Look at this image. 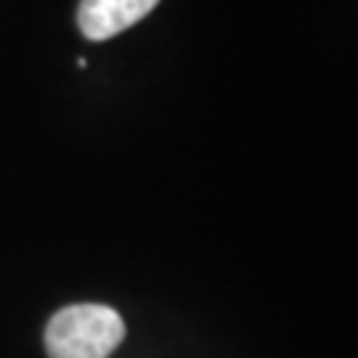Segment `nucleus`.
Here are the masks:
<instances>
[{
  "mask_svg": "<svg viewBox=\"0 0 358 358\" xmlns=\"http://www.w3.org/2000/svg\"><path fill=\"white\" fill-rule=\"evenodd\" d=\"M122 340L125 321L101 303L66 306L45 327L48 358H109Z\"/></svg>",
  "mask_w": 358,
  "mask_h": 358,
  "instance_id": "1",
  "label": "nucleus"
},
{
  "mask_svg": "<svg viewBox=\"0 0 358 358\" xmlns=\"http://www.w3.org/2000/svg\"><path fill=\"white\" fill-rule=\"evenodd\" d=\"M159 0H83L77 8L80 32L93 43H101L138 24L157 8Z\"/></svg>",
  "mask_w": 358,
  "mask_h": 358,
  "instance_id": "2",
  "label": "nucleus"
}]
</instances>
